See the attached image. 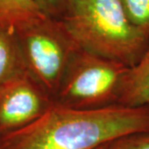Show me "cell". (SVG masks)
<instances>
[{
	"instance_id": "52a82bcc",
	"label": "cell",
	"mask_w": 149,
	"mask_h": 149,
	"mask_svg": "<svg viewBox=\"0 0 149 149\" xmlns=\"http://www.w3.org/2000/svg\"><path fill=\"white\" fill-rule=\"evenodd\" d=\"M27 74L15 32L0 27V87Z\"/></svg>"
},
{
	"instance_id": "277c9868",
	"label": "cell",
	"mask_w": 149,
	"mask_h": 149,
	"mask_svg": "<svg viewBox=\"0 0 149 149\" xmlns=\"http://www.w3.org/2000/svg\"><path fill=\"white\" fill-rule=\"evenodd\" d=\"M14 32L28 74L54 99L80 47L63 23H54L47 17L22 25Z\"/></svg>"
},
{
	"instance_id": "5b68a950",
	"label": "cell",
	"mask_w": 149,
	"mask_h": 149,
	"mask_svg": "<svg viewBox=\"0 0 149 149\" xmlns=\"http://www.w3.org/2000/svg\"><path fill=\"white\" fill-rule=\"evenodd\" d=\"M53 103L29 74L0 87V140L35 122Z\"/></svg>"
},
{
	"instance_id": "8992f818",
	"label": "cell",
	"mask_w": 149,
	"mask_h": 149,
	"mask_svg": "<svg viewBox=\"0 0 149 149\" xmlns=\"http://www.w3.org/2000/svg\"><path fill=\"white\" fill-rule=\"evenodd\" d=\"M118 104L130 107H149V46L143 56L123 75Z\"/></svg>"
},
{
	"instance_id": "9c48e42d",
	"label": "cell",
	"mask_w": 149,
	"mask_h": 149,
	"mask_svg": "<svg viewBox=\"0 0 149 149\" xmlns=\"http://www.w3.org/2000/svg\"><path fill=\"white\" fill-rule=\"evenodd\" d=\"M129 20L149 37V0H121Z\"/></svg>"
},
{
	"instance_id": "7a4b0ae2",
	"label": "cell",
	"mask_w": 149,
	"mask_h": 149,
	"mask_svg": "<svg viewBox=\"0 0 149 149\" xmlns=\"http://www.w3.org/2000/svg\"><path fill=\"white\" fill-rule=\"evenodd\" d=\"M63 25L83 50L133 66L149 37L129 20L121 0H67Z\"/></svg>"
},
{
	"instance_id": "30bf717a",
	"label": "cell",
	"mask_w": 149,
	"mask_h": 149,
	"mask_svg": "<svg viewBox=\"0 0 149 149\" xmlns=\"http://www.w3.org/2000/svg\"><path fill=\"white\" fill-rule=\"evenodd\" d=\"M105 149H149V131L120 137L108 144Z\"/></svg>"
},
{
	"instance_id": "3957f363",
	"label": "cell",
	"mask_w": 149,
	"mask_h": 149,
	"mask_svg": "<svg viewBox=\"0 0 149 149\" xmlns=\"http://www.w3.org/2000/svg\"><path fill=\"white\" fill-rule=\"evenodd\" d=\"M127 69L120 62L80 48L70 62L54 102L81 109L118 104Z\"/></svg>"
},
{
	"instance_id": "ba28073f",
	"label": "cell",
	"mask_w": 149,
	"mask_h": 149,
	"mask_svg": "<svg viewBox=\"0 0 149 149\" xmlns=\"http://www.w3.org/2000/svg\"><path fill=\"white\" fill-rule=\"evenodd\" d=\"M47 17L36 0H0V27L11 31Z\"/></svg>"
},
{
	"instance_id": "6da1fadb",
	"label": "cell",
	"mask_w": 149,
	"mask_h": 149,
	"mask_svg": "<svg viewBox=\"0 0 149 149\" xmlns=\"http://www.w3.org/2000/svg\"><path fill=\"white\" fill-rule=\"evenodd\" d=\"M149 131V107L115 104L81 109L54 102L34 123L0 140V149H98Z\"/></svg>"
},
{
	"instance_id": "7c38bea8",
	"label": "cell",
	"mask_w": 149,
	"mask_h": 149,
	"mask_svg": "<svg viewBox=\"0 0 149 149\" xmlns=\"http://www.w3.org/2000/svg\"><path fill=\"white\" fill-rule=\"evenodd\" d=\"M107 145H108V144H107ZM107 145H105V146H104V147H101V148H98V149H105V148H106Z\"/></svg>"
},
{
	"instance_id": "8fae6325",
	"label": "cell",
	"mask_w": 149,
	"mask_h": 149,
	"mask_svg": "<svg viewBox=\"0 0 149 149\" xmlns=\"http://www.w3.org/2000/svg\"><path fill=\"white\" fill-rule=\"evenodd\" d=\"M40 9L45 15L52 14L58 11L65 2L67 4V0H36Z\"/></svg>"
}]
</instances>
